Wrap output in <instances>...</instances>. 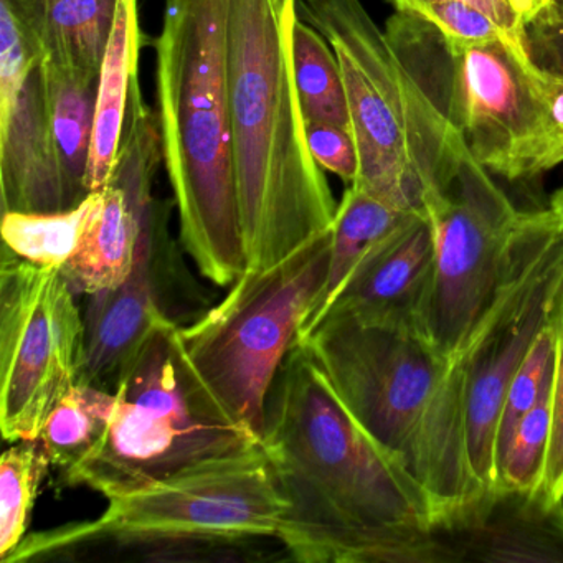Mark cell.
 Masks as SVG:
<instances>
[{
  "label": "cell",
  "instance_id": "cell-1",
  "mask_svg": "<svg viewBox=\"0 0 563 563\" xmlns=\"http://www.w3.org/2000/svg\"><path fill=\"white\" fill-rule=\"evenodd\" d=\"M263 444L286 500L278 540L302 563H428L434 510L296 342L266 405Z\"/></svg>",
  "mask_w": 563,
  "mask_h": 563
},
{
  "label": "cell",
  "instance_id": "cell-2",
  "mask_svg": "<svg viewBox=\"0 0 563 563\" xmlns=\"http://www.w3.org/2000/svg\"><path fill=\"white\" fill-rule=\"evenodd\" d=\"M298 0H230L233 167L245 269L328 232L338 203L316 163L292 67Z\"/></svg>",
  "mask_w": 563,
  "mask_h": 563
},
{
  "label": "cell",
  "instance_id": "cell-3",
  "mask_svg": "<svg viewBox=\"0 0 563 563\" xmlns=\"http://www.w3.org/2000/svg\"><path fill=\"white\" fill-rule=\"evenodd\" d=\"M298 342L355 420L417 481L434 520L484 490L471 467L460 358L415 325L351 316H325Z\"/></svg>",
  "mask_w": 563,
  "mask_h": 563
},
{
  "label": "cell",
  "instance_id": "cell-4",
  "mask_svg": "<svg viewBox=\"0 0 563 563\" xmlns=\"http://www.w3.org/2000/svg\"><path fill=\"white\" fill-rule=\"evenodd\" d=\"M230 0H166L156 51L157 121L180 242L229 286L245 272L233 167Z\"/></svg>",
  "mask_w": 563,
  "mask_h": 563
},
{
  "label": "cell",
  "instance_id": "cell-5",
  "mask_svg": "<svg viewBox=\"0 0 563 563\" xmlns=\"http://www.w3.org/2000/svg\"><path fill=\"white\" fill-rule=\"evenodd\" d=\"M298 14L331 44L358 151L352 186L427 217L431 197L470 156L460 131L408 74L361 0H298Z\"/></svg>",
  "mask_w": 563,
  "mask_h": 563
},
{
  "label": "cell",
  "instance_id": "cell-6",
  "mask_svg": "<svg viewBox=\"0 0 563 563\" xmlns=\"http://www.w3.org/2000/svg\"><path fill=\"white\" fill-rule=\"evenodd\" d=\"M114 408L97 446L65 483L107 499L260 443L217 400L187 357L180 328L164 319L113 387Z\"/></svg>",
  "mask_w": 563,
  "mask_h": 563
},
{
  "label": "cell",
  "instance_id": "cell-7",
  "mask_svg": "<svg viewBox=\"0 0 563 563\" xmlns=\"http://www.w3.org/2000/svg\"><path fill=\"white\" fill-rule=\"evenodd\" d=\"M385 34L408 74L493 176L527 183L563 163V134L540 97L539 70L527 48L504 38L453 41L398 11Z\"/></svg>",
  "mask_w": 563,
  "mask_h": 563
},
{
  "label": "cell",
  "instance_id": "cell-8",
  "mask_svg": "<svg viewBox=\"0 0 563 563\" xmlns=\"http://www.w3.org/2000/svg\"><path fill=\"white\" fill-rule=\"evenodd\" d=\"M108 500L97 519L25 537L4 563L54 559L95 543L151 550L157 556L159 550L278 540L286 509L263 441Z\"/></svg>",
  "mask_w": 563,
  "mask_h": 563
},
{
  "label": "cell",
  "instance_id": "cell-9",
  "mask_svg": "<svg viewBox=\"0 0 563 563\" xmlns=\"http://www.w3.org/2000/svg\"><path fill=\"white\" fill-rule=\"evenodd\" d=\"M329 255L331 229L275 265L245 269L219 305L180 328L194 368L260 440L273 385L324 288Z\"/></svg>",
  "mask_w": 563,
  "mask_h": 563
},
{
  "label": "cell",
  "instance_id": "cell-10",
  "mask_svg": "<svg viewBox=\"0 0 563 563\" xmlns=\"http://www.w3.org/2000/svg\"><path fill=\"white\" fill-rule=\"evenodd\" d=\"M562 283L563 223L550 209L522 212L496 292L460 355L471 467L484 489L494 484V441L507 388L552 322Z\"/></svg>",
  "mask_w": 563,
  "mask_h": 563
},
{
  "label": "cell",
  "instance_id": "cell-11",
  "mask_svg": "<svg viewBox=\"0 0 563 563\" xmlns=\"http://www.w3.org/2000/svg\"><path fill=\"white\" fill-rule=\"evenodd\" d=\"M60 268L2 246L0 430L9 443L37 440L55 405L80 382L85 318Z\"/></svg>",
  "mask_w": 563,
  "mask_h": 563
},
{
  "label": "cell",
  "instance_id": "cell-12",
  "mask_svg": "<svg viewBox=\"0 0 563 563\" xmlns=\"http://www.w3.org/2000/svg\"><path fill=\"white\" fill-rule=\"evenodd\" d=\"M434 268L420 331L438 351L460 358L503 275L522 212L473 156L427 206Z\"/></svg>",
  "mask_w": 563,
  "mask_h": 563
},
{
  "label": "cell",
  "instance_id": "cell-13",
  "mask_svg": "<svg viewBox=\"0 0 563 563\" xmlns=\"http://www.w3.org/2000/svg\"><path fill=\"white\" fill-rule=\"evenodd\" d=\"M563 563V499L486 487L434 520L428 563Z\"/></svg>",
  "mask_w": 563,
  "mask_h": 563
},
{
  "label": "cell",
  "instance_id": "cell-14",
  "mask_svg": "<svg viewBox=\"0 0 563 563\" xmlns=\"http://www.w3.org/2000/svg\"><path fill=\"white\" fill-rule=\"evenodd\" d=\"M169 206L154 199L144 213L136 265L130 278L111 291L90 296L85 314V362L81 382L113 390L128 362L140 351L164 312L157 263L167 239Z\"/></svg>",
  "mask_w": 563,
  "mask_h": 563
},
{
  "label": "cell",
  "instance_id": "cell-15",
  "mask_svg": "<svg viewBox=\"0 0 563 563\" xmlns=\"http://www.w3.org/2000/svg\"><path fill=\"white\" fill-rule=\"evenodd\" d=\"M433 268V227L428 217H411L368 250L321 321L325 316H351L420 329Z\"/></svg>",
  "mask_w": 563,
  "mask_h": 563
},
{
  "label": "cell",
  "instance_id": "cell-16",
  "mask_svg": "<svg viewBox=\"0 0 563 563\" xmlns=\"http://www.w3.org/2000/svg\"><path fill=\"white\" fill-rule=\"evenodd\" d=\"M2 213H51L71 209L52 133L42 64L18 100L0 113Z\"/></svg>",
  "mask_w": 563,
  "mask_h": 563
},
{
  "label": "cell",
  "instance_id": "cell-17",
  "mask_svg": "<svg viewBox=\"0 0 563 563\" xmlns=\"http://www.w3.org/2000/svg\"><path fill=\"white\" fill-rule=\"evenodd\" d=\"M42 57L100 75L120 0H0Z\"/></svg>",
  "mask_w": 563,
  "mask_h": 563
},
{
  "label": "cell",
  "instance_id": "cell-18",
  "mask_svg": "<svg viewBox=\"0 0 563 563\" xmlns=\"http://www.w3.org/2000/svg\"><path fill=\"white\" fill-rule=\"evenodd\" d=\"M141 45L143 35L137 0H120L113 34L98 78L97 114L87 176L90 194L104 189L113 177L128 111L134 91L140 88Z\"/></svg>",
  "mask_w": 563,
  "mask_h": 563
},
{
  "label": "cell",
  "instance_id": "cell-19",
  "mask_svg": "<svg viewBox=\"0 0 563 563\" xmlns=\"http://www.w3.org/2000/svg\"><path fill=\"white\" fill-rule=\"evenodd\" d=\"M42 71L52 133L57 144L68 200L74 209L90 196L87 176L100 75L58 67L51 62H42Z\"/></svg>",
  "mask_w": 563,
  "mask_h": 563
},
{
  "label": "cell",
  "instance_id": "cell-20",
  "mask_svg": "<svg viewBox=\"0 0 563 563\" xmlns=\"http://www.w3.org/2000/svg\"><path fill=\"white\" fill-rule=\"evenodd\" d=\"M415 216L420 213L405 212L358 187H347L331 227V255L324 288L302 324L298 341L314 331L325 309L368 250Z\"/></svg>",
  "mask_w": 563,
  "mask_h": 563
},
{
  "label": "cell",
  "instance_id": "cell-21",
  "mask_svg": "<svg viewBox=\"0 0 563 563\" xmlns=\"http://www.w3.org/2000/svg\"><path fill=\"white\" fill-rule=\"evenodd\" d=\"M100 190L80 206L51 213H2L4 249L38 266L64 268L80 250L93 222Z\"/></svg>",
  "mask_w": 563,
  "mask_h": 563
},
{
  "label": "cell",
  "instance_id": "cell-22",
  "mask_svg": "<svg viewBox=\"0 0 563 563\" xmlns=\"http://www.w3.org/2000/svg\"><path fill=\"white\" fill-rule=\"evenodd\" d=\"M291 47L296 88L305 120L351 130L344 80L331 44L298 15L292 27Z\"/></svg>",
  "mask_w": 563,
  "mask_h": 563
},
{
  "label": "cell",
  "instance_id": "cell-23",
  "mask_svg": "<svg viewBox=\"0 0 563 563\" xmlns=\"http://www.w3.org/2000/svg\"><path fill=\"white\" fill-rule=\"evenodd\" d=\"M113 408V391L78 382L55 405L37 438L47 450L52 464L65 473L80 463L103 437Z\"/></svg>",
  "mask_w": 563,
  "mask_h": 563
},
{
  "label": "cell",
  "instance_id": "cell-24",
  "mask_svg": "<svg viewBox=\"0 0 563 563\" xmlns=\"http://www.w3.org/2000/svg\"><path fill=\"white\" fill-rule=\"evenodd\" d=\"M52 460L41 440L12 443L0 457V559L27 537L29 520Z\"/></svg>",
  "mask_w": 563,
  "mask_h": 563
},
{
  "label": "cell",
  "instance_id": "cell-25",
  "mask_svg": "<svg viewBox=\"0 0 563 563\" xmlns=\"http://www.w3.org/2000/svg\"><path fill=\"white\" fill-rule=\"evenodd\" d=\"M553 427V371L537 404L520 418L506 450L494 463V487L537 490L545 487Z\"/></svg>",
  "mask_w": 563,
  "mask_h": 563
},
{
  "label": "cell",
  "instance_id": "cell-26",
  "mask_svg": "<svg viewBox=\"0 0 563 563\" xmlns=\"http://www.w3.org/2000/svg\"><path fill=\"white\" fill-rule=\"evenodd\" d=\"M555 331L552 322L540 332L536 344L523 358L519 371L514 374L504 397L499 423H497L496 441H494V463L506 450L514 428L520 418L537 404L555 364Z\"/></svg>",
  "mask_w": 563,
  "mask_h": 563
},
{
  "label": "cell",
  "instance_id": "cell-27",
  "mask_svg": "<svg viewBox=\"0 0 563 563\" xmlns=\"http://www.w3.org/2000/svg\"><path fill=\"white\" fill-rule=\"evenodd\" d=\"M42 64L8 5L0 2V113L12 107L32 70Z\"/></svg>",
  "mask_w": 563,
  "mask_h": 563
},
{
  "label": "cell",
  "instance_id": "cell-28",
  "mask_svg": "<svg viewBox=\"0 0 563 563\" xmlns=\"http://www.w3.org/2000/svg\"><path fill=\"white\" fill-rule=\"evenodd\" d=\"M306 136L316 163L352 186L357 179L361 164L351 130L338 124L306 121Z\"/></svg>",
  "mask_w": 563,
  "mask_h": 563
},
{
  "label": "cell",
  "instance_id": "cell-29",
  "mask_svg": "<svg viewBox=\"0 0 563 563\" xmlns=\"http://www.w3.org/2000/svg\"><path fill=\"white\" fill-rule=\"evenodd\" d=\"M523 44L537 70L563 81V0H555L527 22Z\"/></svg>",
  "mask_w": 563,
  "mask_h": 563
},
{
  "label": "cell",
  "instance_id": "cell-30",
  "mask_svg": "<svg viewBox=\"0 0 563 563\" xmlns=\"http://www.w3.org/2000/svg\"><path fill=\"white\" fill-rule=\"evenodd\" d=\"M555 331L553 364V427L547 460L545 490L553 499H563V283L555 298L552 314Z\"/></svg>",
  "mask_w": 563,
  "mask_h": 563
},
{
  "label": "cell",
  "instance_id": "cell-31",
  "mask_svg": "<svg viewBox=\"0 0 563 563\" xmlns=\"http://www.w3.org/2000/svg\"><path fill=\"white\" fill-rule=\"evenodd\" d=\"M395 11H407L408 5L413 4L417 0H390ZM434 2H463V4L473 5L479 9L484 14L489 15L514 42L523 44V24L522 18L517 14L510 0H434ZM526 45V44H523Z\"/></svg>",
  "mask_w": 563,
  "mask_h": 563
},
{
  "label": "cell",
  "instance_id": "cell-32",
  "mask_svg": "<svg viewBox=\"0 0 563 563\" xmlns=\"http://www.w3.org/2000/svg\"><path fill=\"white\" fill-rule=\"evenodd\" d=\"M539 91L555 126L563 134V81L539 70Z\"/></svg>",
  "mask_w": 563,
  "mask_h": 563
},
{
  "label": "cell",
  "instance_id": "cell-33",
  "mask_svg": "<svg viewBox=\"0 0 563 563\" xmlns=\"http://www.w3.org/2000/svg\"><path fill=\"white\" fill-rule=\"evenodd\" d=\"M555 0H526L527 4V22L532 21L539 12L543 9L549 8Z\"/></svg>",
  "mask_w": 563,
  "mask_h": 563
},
{
  "label": "cell",
  "instance_id": "cell-34",
  "mask_svg": "<svg viewBox=\"0 0 563 563\" xmlns=\"http://www.w3.org/2000/svg\"><path fill=\"white\" fill-rule=\"evenodd\" d=\"M550 210H552L556 219L563 223V186L553 194L552 200H550Z\"/></svg>",
  "mask_w": 563,
  "mask_h": 563
},
{
  "label": "cell",
  "instance_id": "cell-35",
  "mask_svg": "<svg viewBox=\"0 0 563 563\" xmlns=\"http://www.w3.org/2000/svg\"><path fill=\"white\" fill-rule=\"evenodd\" d=\"M510 4L516 9L517 14L522 18L523 24H527V4L526 0H510Z\"/></svg>",
  "mask_w": 563,
  "mask_h": 563
}]
</instances>
